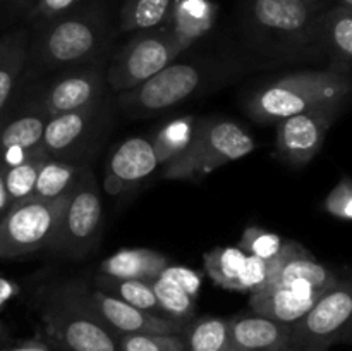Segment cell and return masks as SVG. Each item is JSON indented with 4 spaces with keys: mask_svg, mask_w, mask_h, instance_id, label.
<instances>
[{
    "mask_svg": "<svg viewBox=\"0 0 352 351\" xmlns=\"http://www.w3.org/2000/svg\"><path fill=\"white\" fill-rule=\"evenodd\" d=\"M352 92L351 76L327 71H302L261 86L246 102L258 123H278L316 109L340 110Z\"/></svg>",
    "mask_w": 352,
    "mask_h": 351,
    "instance_id": "obj_1",
    "label": "cell"
},
{
    "mask_svg": "<svg viewBox=\"0 0 352 351\" xmlns=\"http://www.w3.org/2000/svg\"><path fill=\"white\" fill-rule=\"evenodd\" d=\"M256 148L246 129L230 119H205L195 126L191 143L184 153L164 165V179L195 181L203 179L222 165L246 157Z\"/></svg>",
    "mask_w": 352,
    "mask_h": 351,
    "instance_id": "obj_2",
    "label": "cell"
},
{
    "mask_svg": "<svg viewBox=\"0 0 352 351\" xmlns=\"http://www.w3.org/2000/svg\"><path fill=\"white\" fill-rule=\"evenodd\" d=\"M41 323L48 339L62 351H120L119 337L65 284L47 296Z\"/></svg>",
    "mask_w": 352,
    "mask_h": 351,
    "instance_id": "obj_3",
    "label": "cell"
},
{
    "mask_svg": "<svg viewBox=\"0 0 352 351\" xmlns=\"http://www.w3.org/2000/svg\"><path fill=\"white\" fill-rule=\"evenodd\" d=\"M103 205L100 186L88 167L79 169L62 206L54 241L48 250L82 258L96 246L102 234Z\"/></svg>",
    "mask_w": 352,
    "mask_h": 351,
    "instance_id": "obj_4",
    "label": "cell"
},
{
    "mask_svg": "<svg viewBox=\"0 0 352 351\" xmlns=\"http://www.w3.org/2000/svg\"><path fill=\"white\" fill-rule=\"evenodd\" d=\"M188 45L168 24L136 31L133 38L112 58L107 83L113 92H127L174 62Z\"/></svg>",
    "mask_w": 352,
    "mask_h": 351,
    "instance_id": "obj_5",
    "label": "cell"
},
{
    "mask_svg": "<svg viewBox=\"0 0 352 351\" xmlns=\"http://www.w3.org/2000/svg\"><path fill=\"white\" fill-rule=\"evenodd\" d=\"M67 193L54 200L30 196L10 205L0 219V258H17L50 248Z\"/></svg>",
    "mask_w": 352,
    "mask_h": 351,
    "instance_id": "obj_6",
    "label": "cell"
},
{
    "mask_svg": "<svg viewBox=\"0 0 352 351\" xmlns=\"http://www.w3.org/2000/svg\"><path fill=\"white\" fill-rule=\"evenodd\" d=\"M352 291L349 282H337L315 305L289 326V344L302 351H329L351 332Z\"/></svg>",
    "mask_w": 352,
    "mask_h": 351,
    "instance_id": "obj_7",
    "label": "cell"
},
{
    "mask_svg": "<svg viewBox=\"0 0 352 351\" xmlns=\"http://www.w3.org/2000/svg\"><path fill=\"white\" fill-rule=\"evenodd\" d=\"M65 286L117 337L124 334H181L184 329L182 323L134 308L96 286L89 288L82 282H71Z\"/></svg>",
    "mask_w": 352,
    "mask_h": 351,
    "instance_id": "obj_8",
    "label": "cell"
},
{
    "mask_svg": "<svg viewBox=\"0 0 352 351\" xmlns=\"http://www.w3.org/2000/svg\"><path fill=\"white\" fill-rule=\"evenodd\" d=\"M203 72L192 64H168L133 89L122 92L120 103L133 114H153L174 107L198 92Z\"/></svg>",
    "mask_w": 352,
    "mask_h": 351,
    "instance_id": "obj_9",
    "label": "cell"
},
{
    "mask_svg": "<svg viewBox=\"0 0 352 351\" xmlns=\"http://www.w3.org/2000/svg\"><path fill=\"white\" fill-rule=\"evenodd\" d=\"M102 40L103 24L96 16H65L45 33L40 45V61L47 67L79 64L98 50Z\"/></svg>",
    "mask_w": 352,
    "mask_h": 351,
    "instance_id": "obj_10",
    "label": "cell"
},
{
    "mask_svg": "<svg viewBox=\"0 0 352 351\" xmlns=\"http://www.w3.org/2000/svg\"><path fill=\"white\" fill-rule=\"evenodd\" d=\"M340 110L316 109L280 119L277 124V153L292 165H306L325 145L327 134Z\"/></svg>",
    "mask_w": 352,
    "mask_h": 351,
    "instance_id": "obj_11",
    "label": "cell"
},
{
    "mask_svg": "<svg viewBox=\"0 0 352 351\" xmlns=\"http://www.w3.org/2000/svg\"><path fill=\"white\" fill-rule=\"evenodd\" d=\"M327 0H251V14L260 28L280 38L313 41V30Z\"/></svg>",
    "mask_w": 352,
    "mask_h": 351,
    "instance_id": "obj_12",
    "label": "cell"
},
{
    "mask_svg": "<svg viewBox=\"0 0 352 351\" xmlns=\"http://www.w3.org/2000/svg\"><path fill=\"white\" fill-rule=\"evenodd\" d=\"M322 295L323 291H318L306 281L270 284L251 292L250 306L256 315L291 326L301 319Z\"/></svg>",
    "mask_w": 352,
    "mask_h": 351,
    "instance_id": "obj_13",
    "label": "cell"
},
{
    "mask_svg": "<svg viewBox=\"0 0 352 351\" xmlns=\"http://www.w3.org/2000/svg\"><path fill=\"white\" fill-rule=\"evenodd\" d=\"M158 167L150 136H134L122 141L110 155L107 165L105 189L119 195L134 188Z\"/></svg>",
    "mask_w": 352,
    "mask_h": 351,
    "instance_id": "obj_14",
    "label": "cell"
},
{
    "mask_svg": "<svg viewBox=\"0 0 352 351\" xmlns=\"http://www.w3.org/2000/svg\"><path fill=\"white\" fill-rule=\"evenodd\" d=\"M103 86L105 79L98 69L72 72L47 89L41 98V107L48 116L96 107L103 96Z\"/></svg>",
    "mask_w": 352,
    "mask_h": 351,
    "instance_id": "obj_15",
    "label": "cell"
},
{
    "mask_svg": "<svg viewBox=\"0 0 352 351\" xmlns=\"http://www.w3.org/2000/svg\"><path fill=\"white\" fill-rule=\"evenodd\" d=\"M48 117L50 116L40 103L38 109L28 110L0 126V165L3 169L21 164L34 150L43 147L41 138Z\"/></svg>",
    "mask_w": 352,
    "mask_h": 351,
    "instance_id": "obj_16",
    "label": "cell"
},
{
    "mask_svg": "<svg viewBox=\"0 0 352 351\" xmlns=\"http://www.w3.org/2000/svg\"><path fill=\"white\" fill-rule=\"evenodd\" d=\"M313 41H318L330 58V69L351 76L352 9L333 6L323 10L315 23Z\"/></svg>",
    "mask_w": 352,
    "mask_h": 351,
    "instance_id": "obj_17",
    "label": "cell"
},
{
    "mask_svg": "<svg viewBox=\"0 0 352 351\" xmlns=\"http://www.w3.org/2000/svg\"><path fill=\"white\" fill-rule=\"evenodd\" d=\"M234 351H280L289 341L287 323L274 322L256 313L230 319Z\"/></svg>",
    "mask_w": 352,
    "mask_h": 351,
    "instance_id": "obj_18",
    "label": "cell"
},
{
    "mask_svg": "<svg viewBox=\"0 0 352 351\" xmlns=\"http://www.w3.org/2000/svg\"><path fill=\"white\" fill-rule=\"evenodd\" d=\"M98 107L100 105L48 117L43 138H41V145L48 151V155L55 158H64L69 150L81 143L95 120Z\"/></svg>",
    "mask_w": 352,
    "mask_h": 351,
    "instance_id": "obj_19",
    "label": "cell"
},
{
    "mask_svg": "<svg viewBox=\"0 0 352 351\" xmlns=\"http://www.w3.org/2000/svg\"><path fill=\"white\" fill-rule=\"evenodd\" d=\"M168 265L167 255L150 248H126L100 264L102 275L116 279H138V281L151 282L162 274Z\"/></svg>",
    "mask_w": 352,
    "mask_h": 351,
    "instance_id": "obj_20",
    "label": "cell"
},
{
    "mask_svg": "<svg viewBox=\"0 0 352 351\" xmlns=\"http://www.w3.org/2000/svg\"><path fill=\"white\" fill-rule=\"evenodd\" d=\"M181 337L186 351H234L230 319L199 317L189 320Z\"/></svg>",
    "mask_w": 352,
    "mask_h": 351,
    "instance_id": "obj_21",
    "label": "cell"
},
{
    "mask_svg": "<svg viewBox=\"0 0 352 351\" xmlns=\"http://www.w3.org/2000/svg\"><path fill=\"white\" fill-rule=\"evenodd\" d=\"M294 281H306L318 291L325 292L337 286L339 279L329 267L320 264L309 251L302 248L301 251L284 262L272 284H289Z\"/></svg>",
    "mask_w": 352,
    "mask_h": 351,
    "instance_id": "obj_22",
    "label": "cell"
},
{
    "mask_svg": "<svg viewBox=\"0 0 352 351\" xmlns=\"http://www.w3.org/2000/svg\"><path fill=\"white\" fill-rule=\"evenodd\" d=\"M95 286L102 291L109 292L113 298L134 306V308L167 319L162 306L158 305L151 282L138 281V279H116L98 274L95 279Z\"/></svg>",
    "mask_w": 352,
    "mask_h": 351,
    "instance_id": "obj_23",
    "label": "cell"
},
{
    "mask_svg": "<svg viewBox=\"0 0 352 351\" xmlns=\"http://www.w3.org/2000/svg\"><path fill=\"white\" fill-rule=\"evenodd\" d=\"M195 126L196 119L192 116L177 117L165 123L153 136H150L158 165L170 164L184 153L191 143Z\"/></svg>",
    "mask_w": 352,
    "mask_h": 351,
    "instance_id": "obj_24",
    "label": "cell"
},
{
    "mask_svg": "<svg viewBox=\"0 0 352 351\" xmlns=\"http://www.w3.org/2000/svg\"><path fill=\"white\" fill-rule=\"evenodd\" d=\"M175 0H127L120 10V30L126 33L164 26L170 19Z\"/></svg>",
    "mask_w": 352,
    "mask_h": 351,
    "instance_id": "obj_25",
    "label": "cell"
},
{
    "mask_svg": "<svg viewBox=\"0 0 352 351\" xmlns=\"http://www.w3.org/2000/svg\"><path fill=\"white\" fill-rule=\"evenodd\" d=\"M170 19L172 30L189 47L212 26L213 9L206 0H179L174 2Z\"/></svg>",
    "mask_w": 352,
    "mask_h": 351,
    "instance_id": "obj_26",
    "label": "cell"
},
{
    "mask_svg": "<svg viewBox=\"0 0 352 351\" xmlns=\"http://www.w3.org/2000/svg\"><path fill=\"white\" fill-rule=\"evenodd\" d=\"M246 257L248 255L237 246H217L205 253V268L220 288L237 291Z\"/></svg>",
    "mask_w": 352,
    "mask_h": 351,
    "instance_id": "obj_27",
    "label": "cell"
},
{
    "mask_svg": "<svg viewBox=\"0 0 352 351\" xmlns=\"http://www.w3.org/2000/svg\"><path fill=\"white\" fill-rule=\"evenodd\" d=\"M78 172V165L71 164L64 158L48 157L38 172L31 196L41 200H54L64 196L71 189Z\"/></svg>",
    "mask_w": 352,
    "mask_h": 351,
    "instance_id": "obj_28",
    "label": "cell"
},
{
    "mask_svg": "<svg viewBox=\"0 0 352 351\" xmlns=\"http://www.w3.org/2000/svg\"><path fill=\"white\" fill-rule=\"evenodd\" d=\"M28 36L24 31L9 34V41L3 55L0 57V114L6 109L7 102L12 96L16 83L23 72L26 61Z\"/></svg>",
    "mask_w": 352,
    "mask_h": 351,
    "instance_id": "obj_29",
    "label": "cell"
},
{
    "mask_svg": "<svg viewBox=\"0 0 352 351\" xmlns=\"http://www.w3.org/2000/svg\"><path fill=\"white\" fill-rule=\"evenodd\" d=\"M48 157H50L48 151L43 147H40L26 160L21 162V164L12 165L9 169H3V179H6V188L10 200V205L21 202V200L30 198L33 195L38 172H40L41 165L45 164V160Z\"/></svg>",
    "mask_w": 352,
    "mask_h": 351,
    "instance_id": "obj_30",
    "label": "cell"
},
{
    "mask_svg": "<svg viewBox=\"0 0 352 351\" xmlns=\"http://www.w3.org/2000/svg\"><path fill=\"white\" fill-rule=\"evenodd\" d=\"M151 288H153L158 305L162 306L167 319L182 323V326L192 320L196 312V299L188 295L184 289L160 275L151 281Z\"/></svg>",
    "mask_w": 352,
    "mask_h": 351,
    "instance_id": "obj_31",
    "label": "cell"
},
{
    "mask_svg": "<svg viewBox=\"0 0 352 351\" xmlns=\"http://www.w3.org/2000/svg\"><path fill=\"white\" fill-rule=\"evenodd\" d=\"M284 243L285 240H282L278 234L263 229V227L250 226L244 229L237 248H241L246 255H253V257L268 260V258L275 257L282 250Z\"/></svg>",
    "mask_w": 352,
    "mask_h": 351,
    "instance_id": "obj_32",
    "label": "cell"
},
{
    "mask_svg": "<svg viewBox=\"0 0 352 351\" xmlns=\"http://www.w3.org/2000/svg\"><path fill=\"white\" fill-rule=\"evenodd\" d=\"M120 351H182L181 334H124L119 336Z\"/></svg>",
    "mask_w": 352,
    "mask_h": 351,
    "instance_id": "obj_33",
    "label": "cell"
},
{
    "mask_svg": "<svg viewBox=\"0 0 352 351\" xmlns=\"http://www.w3.org/2000/svg\"><path fill=\"white\" fill-rule=\"evenodd\" d=\"M323 209L333 219L349 222L352 219V181L349 176H344L332 188L323 202Z\"/></svg>",
    "mask_w": 352,
    "mask_h": 351,
    "instance_id": "obj_34",
    "label": "cell"
},
{
    "mask_svg": "<svg viewBox=\"0 0 352 351\" xmlns=\"http://www.w3.org/2000/svg\"><path fill=\"white\" fill-rule=\"evenodd\" d=\"M268 286V262L265 258L248 255L241 272L237 291L256 292Z\"/></svg>",
    "mask_w": 352,
    "mask_h": 351,
    "instance_id": "obj_35",
    "label": "cell"
},
{
    "mask_svg": "<svg viewBox=\"0 0 352 351\" xmlns=\"http://www.w3.org/2000/svg\"><path fill=\"white\" fill-rule=\"evenodd\" d=\"M160 277L167 279V281L174 282L179 288L184 289L188 295H191L192 298H198L199 289H201V275L196 270L188 267H182V265H167V267L162 270Z\"/></svg>",
    "mask_w": 352,
    "mask_h": 351,
    "instance_id": "obj_36",
    "label": "cell"
},
{
    "mask_svg": "<svg viewBox=\"0 0 352 351\" xmlns=\"http://www.w3.org/2000/svg\"><path fill=\"white\" fill-rule=\"evenodd\" d=\"M78 2L79 0H38V3L31 10V17L55 19L72 9Z\"/></svg>",
    "mask_w": 352,
    "mask_h": 351,
    "instance_id": "obj_37",
    "label": "cell"
},
{
    "mask_svg": "<svg viewBox=\"0 0 352 351\" xmlns=\"http://www.w3.org/2000/svg\"><path fill=\"white\" fill-rule=\"evenodd\" d=\"M17 295H19V284L16 281H12V279H7L0 275V308L3 305H7Z\"/></svg>",
    "mask_w": 352,
    "mask_h": 351,
    "instance_id": "obj_38",
    "label": "cell"
},
{
    "mask_svg": "<svg viewBox=\"0 0 352 351\" xmlns=\"http://www.w3.org/2000/svg\"><path fill=\"white\" fill-rule=\"evenodd\" d=\"M3 351H55L50 344H45L41 341L36 339H28V341H21V343L14 344V346L7 348Z\"/></svg>",
    "mask_w": 352,
    "mask_h": 351,
    "instance_id": "obj_39",
    "label": "cell"
},
{
    "mask_svg": "<svg viewBox=\"0 0 352 351\" xmlns=\"http://www.w3.org/2000/svg\"><path fill=\"white\" fill-rule=\"evenodd\" d=\"M9 209H10V200H9V195H7L6 179H3V167L0 165V219L6 215V212Z\"/></svg>",
    "mask_w": 352,
    "mask_h": 351,
    "instance_id": "obj_40",
    "label": "cell"
},
{
    "mask_svg": "<svg viewBox=\"0 0 352 351\" xmlns=\"http://www.w3.org/2000/svg\"><path fill=\"white\" fill-rule=\"evenodd\" d=\"M7 41H9V34H6V36H3V38H0V57H2L3 52H6Z\"/></svg>",
    "mask_w": 352,
    "mask_h": 351,
    "instance_id": "obj_41",
    "label": "cell"
},
{
    "mask_svg": "<svg viewBox=\"0 0 352 351\" xmlns=\"http://www.w3.org/2000/svg\"><path fill=\"white\" fill-rule=\"evenodd\" d=\"M280 351H302V350H299V348H296V346H292V344H289V341H287V344H285L284 348H282Z\"/></svg>",
    "mask_w": 352,
    "mask_h": 351,
    "instance_id": "obj_42",
    "label": "cell"
},
{
    "mask_svg": "<svg viewBox=\"0 0 352 351\" xmlns=\"http://www.w3.org/2000/svg\"><path fill=\"white\" fill-rule=\"evenodd\" d=\"M339 6L346 7V9H352V0H339Z\"/></svg>",
    "mask_w": 352,
    "mask_h": 351,
    "instance_id": "obj_43",
    "label": "cell"
},
{
    "mask_svg": "<svg viewBox=\"0 0 352 351\" xmlns=\"http://www.w3.org/2000/svg\"><path fill=\"white\" fill-rule=\"evenodd\" d=\"M2 336H3V326L2 322H0V339H2Z\"/></svg>",
    "mask_w": 352,
    "mask_h": 351,
    "instance_id": "obj_44",
    "label": "cell"
},
{
    "mask_svg": "<svg viewBox=\"0 0 352 351\" xmlns=\"http://www.w3.org/2000/svg\"><path fill=\"white\" fill-rule=\"evenodd\" d=\"M182 351H186V350H182Z\"/></svg>",
    "mask_w": 352,
    "mask_h": 351,
    "instance_id": "obj_45",
    "label": "cell"
}]
</instances>
